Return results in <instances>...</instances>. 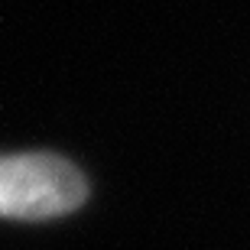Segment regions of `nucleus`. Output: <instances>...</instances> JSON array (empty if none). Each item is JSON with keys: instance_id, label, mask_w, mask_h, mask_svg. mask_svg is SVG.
Listing matches in <instances>:
<instances>
[{"instance_id": "nucleus-1", "label": "nucleus", "mask_w": 250, "mask_h": 250, "mask_svg": "<svg viewBox=\"0 0 250 250\" xmlns=\"http://www.w3.org/2000/svg\"><path fill=\"white\" fill-rule=\"evenodd\" d=\"M88 198L82 172L52 153L0 156V218L42 221L75 211Z\"/></svg>"}]
</instances>
